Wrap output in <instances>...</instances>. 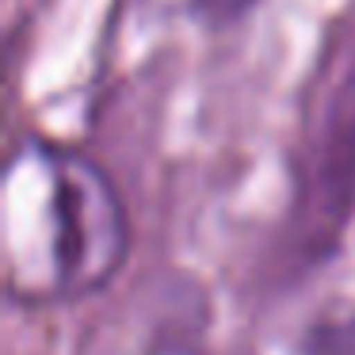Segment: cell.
<instances>
[{
	"label": "cell",
	"mask_w": 355,
	"mask_h": 355,
	"mask_svg": "<svg viewBox=\"0 0 355 355\" xmlns=\"http://www.w3.org/2000/svg\"><path fill=\"white\" fill-rule=\"evenodd\" d=\"M126 256L119 191L92 161L31 141L8 168L4 275L16 298H77Z\"/></svg>",
	"instance_id": "1"
},
{
	"label": "cell",
	"mask_w": 355,
	"mask_h": 355,
	"mask_svg": "<svg viewBox=\"0 0 355 355\" xmlns=\"http://www.w3.org/2000/svg\"><path fill=\"white\" fill-rule=\"evenodd\" d=\"M355 207V62L340 69L309 119L298 172V237L329 248Z\"/></svg>",
	"instance_id": "2"
}]
</instances>
